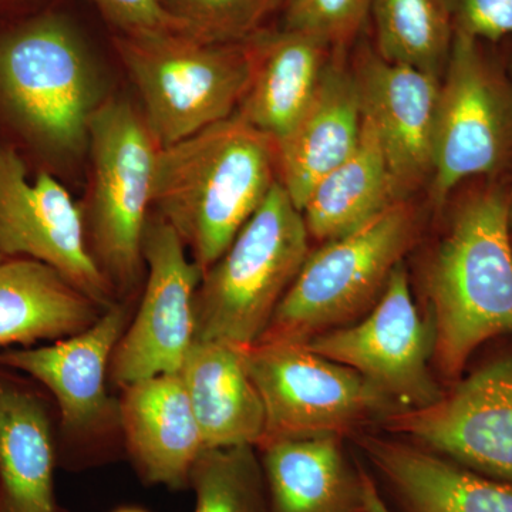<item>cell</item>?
<instances>
[{
    "mask_svg": "<svg viewBox=\"0 0 512 512\" xmlns=\"http://www.w3.org/2000/svg\"><path fill=\"white\" fill-rule=\"evenodd\" d=\"M262 448L269 512H365L360 471L349 467L340 436L281 440Z\"/></svg>",
    "mask_w": 512,
    "mask_h": 512,
    "instance_id": "obj_23",
    "label": "cell"
},
{
    "mask_svg": "<svg viewBox=\"0 0 512 512\" xmlns=\"http://www.w3.org/2000/svg\"><path fill=\"white\" fill-rule=\"evenodd\" d=\"M180 376L204 450L261 444L264 404L245 365L244 348L195 339Z\"/></svg>",
    "mask_w": 512,
    "mask_h": 512,
    "instance_id": "obj_19",
    "label": "cell"
},
{
    "mask_svg": "<svg viewBox=\"0 0 512 512\" xmlns=\"http://www.w3.org/2000/svg\"><path fill=\"white\" fill-rule=\"evenodd\" d=\"M103 101L93 57L63 16L40 13L0 32V126L13 147L55 170L76 163Z\"/></svg>",
    "mask_w": 512,
    "mask_h": 512,
    "instance_id": "obj_2",
    "label": "cell"
},
{
    "mask_svg": "<svg viewBox=\"0 0 512 512\" xmlns=\"http://www.w3.org/2000/svg\"><path fill=\"white\" fill-rule=\"evenodd\" d=\"M508 208H510V221H511V227H512V190L510 194H508Z\"/></svg>",
    "mask_w": 512,
    "mask_h": 512,
    "instance_id": "obj_34",
    "label": "cell"
},
{
    "mask_svg": "<svg viewBox=\"0 0 512 512\" xmlns=\"http://www.w3.org/2000/svg\"><path fill=\"white\" fill-rule=\"evenodd\" d=\"M508 194H471L451 218L426 275L437 367L461 379L488 340L512 335V235Z\"/></svg>",
    "mask_w": 512,
    "mask_h": 512,
    "instance_id": "obj_3",
    "label": "cell"
},
{
    "mask_svg": "<svg viewBox=\"0 0 512 512\" xmlns=\"http://www.w3.org/2000/svg\"><path fill=\"white\" fill-rule=\"evenodd\" d=\"M362 116L375 127L397 198L433 174L440 79L370 53L355 73Z\"/></svg>",
    "mask_w": 512,
    "mask_h": 512,
    "instance_id": "obj_14",
    "label": "cell"
},
{
    "mask_svg": "<svg viewBox=\"0 0 512 512\" xmlns=\"http://www.w3.org/2000/svg\"><path fill=\"white\" fill-rule=\"evenodd\" d=\"M158 146L130 101L109 97L89 124L90 181L82 210L87 244L114 291L137 285L153 202Z\"/></svg>",
    "mask_w": 512,
    "mask_h": 512,
    "instance_id": "obj_5",
    "label": "cell"
},
{
    "mask_svg": "<svg viewBox=\"0 0 512 512\" xmlns=\"http://www.w3.org/2000/svg\"><path fill=\"white\" fill-rule=\"evenodd\" d=\"M373 0H286L284 28L343 49L359 35Z\"/></svg>",
    "mask_w": 512,
    "mask_h": 512,
    "instance_id": "obj_28",
    "label": "cell"
},
{
    "mask_svg": "<svg viewBox=\"0 0 512 512\" xmlns=\"http://www.w3.org/2000/svg\"><path fill=\"white\" fill-rule=\"evenodd\" d=\"M113 42L158 148L237 113L249 77L244 43L221 45L184 33L116 35Z\"/></svg>",
    "mask_w": 512,
    "mask_h": 512,
    "instance_id": "obj_6",
    "label": "cell"
},
{
    "mask_svg": "<svg viewBox=\"0 0 512 512\" xmlns=\"http://www.w3.org/2000/svg\"><path fill=\"white\" fill-rule=\"evenodd\" d=\"M194 512H269L264 468L252 446L207 448L190 473Z\"/></svg>",
    "mask_w": 512,
    "mask_h": 512,
    "instance_id": "obj_26",
    "label": "cell"
},
{
    "mask_svg": "<svg viewBox=\"0 0 512 512\" xmlns=\"http://www.w3.org/2000/svg\"><path fill=\"white\" fill-rule=\"evenodd\" d=\"M377 55L431 76L446 70L454 28L444 0H373Z\"/></svg>",
    "mask_w": 512,
    "mask_h": 512,
    "instance_id": "obj_25",
    "label": "cell"
},
{
    "mask_svg": "<svg viewBox=\"0 0 512 512\" xmlns=\"http://www.w3.org/2000/svg\"><path fill=\"white\" fill-rule=\"evenodd\" d=\"M5 256H3L2 254H0V264H2L3 261H5Z\"/></svg>",
    "mask_w": 512,
    "mask_h": 512,
    "instance_id": "obj_35",
    "label": "cell"
},
{
    "mask_svg": "<svg viewBox=\"0 0 512 512\" xmlns=\"http://www.w3.org/2000/svg\"><path fill=\"white\" fill-rule=\"evenodd\" d=\"M443 76L431 174L437 207L466 178L497 173L512 144V93L480 40L454 32Z\"/></svg>",
    "mask_w": 512,
    "mask_h": 512,
    "instance_id": "obj_9",
    "label": "cell"
},
{
    "mask_svg": "<svg viewBox=\"0 0 512 512\" xmlns=\"http://www.w3.org/2000/svg\"><path fill=\"white\" fill-rule=\"evenodd\" d=\"M244 45L249 77L237 114L281 140L312 100L332 49L316 37L285 28L262 29Z\"/></svg>",
    "mask_w": 512,
    "mask_h": 512,
    "instance_id": "obj_18",
    "label": "cell"
},
{
    "mask_svg": "<svg viewBox=\"0 0 512 512\" xmlns=\"http://www.w3.org/2000/svg\"><path fill=\"white\" fill-rule=\"evenodd\" d=\"M0 254L52 266L103 311L114 289L87 244L82 210L69 191L42 170L30 177L18 148L0 141Z\"/></svg>",
    "mask_w": 512,
    "mask_h": 512,
    "instance_id": "obj_10",
    "label": "cell"
},
{
    "mask_svg": "<svg viewBox=\"0 0 512 512\" xmlns=\"http://www.w3.org/2000/svg\"><path fill=\"white\" fill-rule=\"evenodd\" d=\"M100 309L52 266L30 258L0 264V346L69 338L90 328Z\"/></svg>",
    "mask_w": 512,
    "mask_h": 512,
    "instance_id": "obj_22",
    "label": "cell"
},
{
    "mask_svg": "<svg viewBox=\"0 0 512 512\" xmlns=\"http://www.w3.org/2000/svg\"><path fill=\"white\" fill-rule=\"evenodd\" d=\"M114 512H147V511L140 510V508L126 507V508H120V510H117Z\"/></svg>",
    "mask_w": 512,
    "mask_h": 512,
    "instance_id": "obj_33",
    "label": "cell"
},
{
    "mask_svg": "<svg viewBox=\"0 0 512 512\" xmlns=\"http://www.w3.org/2000/svg\"><path fill=\"white\" fill-rule=\"evenodd\" d=\"M29 0H0V16L8 15L9 12L25 5Z\"/></svg>",
    "mask_w": 512,
    "mask_h": 512,
    "instance_id": "obj_32",
    "label": "cell"
},
{
    "mask_svg": "<svg viewBox=\"0 0 512 512\" xmlns=\"http://www.w3.org/2000/svg\"><path fill=\"white\" fill-rule=\"evenodd\" d=\"M384 421L460 466L512 483V350L458 379L430 406Z\"/></svg>",
    "mask_w": 512,
    "mask_h": 512,
    "instance_id": "obj_13",
    "label": "cell"
},
{
    "mask_svg": "<svg viewBox=\"0 0 512 512\" xmlns=\"http://www.w3.org/2000/svg\"><path fill=\"white\" fill-rule=\"evenodd\" d=\"M454 32L498 42L512 36V0H444Z\"/></svg>",
    "mask_w": 512,
    "mask_h": 512,
    "instance_id": "obj_30",
    "label": "cell"
},
{
    "mask_svg": "<svg viewBox=\"0 0 512 512\" xmlns=\"http://www.w3.org/2000/svg\"><path fill=\"white\" fill-rule=\"evenodd\" d=\"M305 343L312 352L366 377L400 410L430 406L443 394L429 370L434 330L417 312L402 264L365 319Z\"/></svg>",
    "mask_w": 512,
    "mask_h": 512,
    "instance_id": "obj_12",
    "label": "cell"
},
{
    "mask_svg": "<svg viewBox=\"0 0 512 512\" xmlns=\"http://www.w3.org/2000/svg\"><path fill=\"white\" fill-rule=\"evenodd\" d=\"M244 357L264 404L261 447L342 436L399 407L356 370L312 352L305 342L258 340L244 348Z\"/></svg>",
    "mask_w": 512,
    "mask_h": 512,
    "instance_id": "obj_8",
    "label": "cell"
},
{
    "mask_svg": "<svg viewBox=\"0 0 512 512\" xmlns=\"http://www.w3.org/2000/svg\"><path fill=\"white\" fill-rule=\"evenodd\" d=\"M120 419L128 451L146 483L173 490L190 485L204 444L180 373L124 387Z\"/></svg>",
    "mask_w": 512,
    "mask_h": 512,
    "instance_id": "obj_17",
    "label": "cell"
},
{
    "mask_svg": "<svg viewBox=\"0 0 512 512\" xmlns=\"http://www.w3.org/2000/svg\"><path fill=\"white\" fill-rule=\"evenodd\" d=\"M127 323L126 306L114 303L76 335L53 345L0 353V367L43 384L59 404L67 430L89 429L106 413V377Z\"/></svg>",
    "mask_w": 512,
    "mask_h": 512,
    "instance_id": "obj_15",
    "label": "cell"
},
{
    "mask_svg": "<svg viewBox=\"0 0 512 512\" xmlns=\"http://www.w3.org/2000/svg\"><path fill=\"white\" fill-rule=\"evenodd\" d=\"M56 466L45 403L0 373V512H66L57 503Z\"/></svg>",
    "mask_w": 512,
    "mask_h": 512,
    "instance_id": "obj_21",
    "label": "cell"
},
{
    "mask_svg": "<svg viewBox=\"0 0 512 512\" xmlns=\"http://www.w3.org/2000/svg\"><path fill=\"white\" fill-rule=\"evenodd\" d=\"M362 120L355 73L329 60L308 107L276 141L279 184L299 211L316 184L356 150Z\"/></svg>",
    "mask_w": 512,
    "mask_h": 512,
    "instance_id": "obj_16",
    "label": "cell"
},
{
    "mask_svg": "<svg viewBox=\"0 0 512 512\" xmlns=\"http://www.w3.org/2000/svg\"><path fill=\"white\" fill-rule=\"evenodd\" d=\"M165 8L204 42L239 45L261 32L282 0H163Z\"/></svg>",
    "mask_w": 512,
    "mask_h": 512,
    "instance_id": "obj_27",
    "label": "cell"
},
{
    "mask_svg": "<svg viewBox=\"0 0 512 512\" xmlns=\"http://www.w3.org/2000/svg\"><path fill=\"white\" fill-rule=\"evenodd\" d=\"M359 443L409 512H512L511 481L399 441L365 436Z\"/></svg>",
    "mask_w": 512,
    "mask_h": 512,
    "instance_id": "obj_20",
    "label": "cell"
},
{
    "mask_svg": "<svg viewBox=\"0 0 512 512\" xmlns=\"http://www.w3.org/2000/svg\"><path fill=\"white\" fill-rule=\"evenodd\" d=\"M399 201L375 127L363 117L356 150L316 184L301 212L309 237L330 242L359 231Z\"/></svg>",
    "mask_w": 512,
    "mask_h": 512,
    "instance_id": "obj_24",
    "label": "cell"
},
{
    "mask_svg": "<svg viewBox=\"0 0 512 512\" xmlns=\"http://www.w3.org/2000/svg\"><path fill=\"white\" fill-rule=\"evenodd\" d=\"M276 183V141L235 113L158 148L151 210L178 232L204 274Z\"/></svg>",
    "mask_w": 512,
    "mask_h": 512,
    "instance_id": "obj_1",
    "label": "cell"
},
{
    "mask_svg": "<svg viewBox=\"0 0 512 512\" xmlns=\"http://www.w3.org/2000/svg\"><path fill=\"white\" fill-rule=\"evenodd\" d=\"M416 215L399 201L346 237L309 254L259 340L308 342L369 312L416 239Z\"/></svg>",
    "mask_w": 512,
    "mask_h": 512,
    "instance_id": "obj_7",
    "label": "cell"
},
{
    "mask_svg": "<svg viewBox=\"0 0 512 512\" xmlns=\"http://www.w3.org/2000/svg\"><path fill=\"white\" fill-rule=\"evenodd\" d=\"M308 255L302 212L276 183L224 255L202 274L195 339L254 345Z\"/></svg>",
    "mask_w": 512,
    "mask_h": 512,
    "instance_id": "obj_4",
    "label": "cell"
},
{
    "mask_svg": "<svg viewBox=\"0 0 512 512\" xmlns=\"http://www.w3.org/2000/svg\"><path fill=\"white\" fill-rule=\"evenodd\" d=\"M146 291L133 323L111 359L110 376L120 386L180 373L195 342V296L200 266L188 258L178 232L151 211L143 238Z\"/></svg>",
    "mask_w": 512,
    "mask_h": 512,
    "instance_id": "obj_11",
    "label": "cell"
},
{
    "mask_svg": "<svg viewBox=\"0 0 512 512\" xmlns=\"http://www.w3.org/2000/svg\"><path fill=\"white\" fill-rule=\"evenodd\" d=\"M103 18L116 29V35L157 36L170 33L191 35L180 20L175 19L163 0H92Z\"/></svg>",
    "mask_w": 512,
    "mask_h": 512,
    "instance_id": "obj_29",
    "label": "cell"
},
{
    "mask_svg": "<svg viewBox=\"0 0 512 512\" xmlns=\"http://www.w3.org/2000/svg\"><path fill=\"white\" fill-rule=\"evenodd\" d=\"M360 471V480H362L363 504L365 512H390L384 504L382 495L377 491L375 483L369 474L363 470Z\"/></svg>",
    "mask_w": 512,
    "mask_h": 512,
    "instance_id": "obj_31",
    "label": "cell"
}]
</instances>
